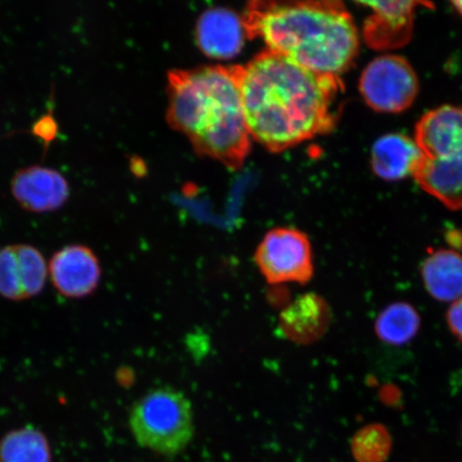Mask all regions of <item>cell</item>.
Segmentation results:
<instances>
[{
  "mask_svg": "<svg viewBox=\"0 0 462 462\" xmlns=\"http://www.w3.org/2000/svg\"><path fill=\"white\" fill-rule=\"evenodd\" d=\"M254 258L269 284H306L314 276L310 241L296 228L270 230L260 242Z\"/></svg>",
  "mask_w": 462,
  "mask_h": 462,
  "instance_id": "7",
  "label": "cell"
},
{
  "mask_svg": "<svg viewBox=\"0 0 462 462\" xmlns=\"http://www.w3.org/2000/svg\"><path fill=\"white\" fill-rule=\"evenodd\" d=\"M364 101L374 112L398 114L407 111L419 95V79L402 56L383 55L368 63L360 79Z\"/></svg>",
  "mask_w": 462,
  "mask_h": 462,
  "instance_id": "6",
  "label": "cell"
},
{
  "mask_svg": "<svg viewBox=\"0 0 462 462\" xmlns=\"http://www.w3.org/2000/svg\"><path fill=\"white\" fill-rule=\"evenodd\" d=\"M423 153L414 138L392 133L378 138L372 148L373 171L386 181L402 180L417 172Z\"/></svg>",
  "mask_w": 462,
  "mask_h": 462,
  "instance_id": "13",
  "label": "cell"
},
{
  "mask_svg": "<svg viewBox=\"0 0 462 462\" xmlns=\"http://www.w3.org/2000/svg\"><path fill=\"white\" fill-rule=\"evenodd\" d=\"M453 7L462 16V2H454Z\"/></svg>",
  "mask_w": 462,
  "mask_h": 462,
  "instance_id": "21",
  "label": "cell"
},
{
  "mask_svg": "<svg viewBox=\"0 0 462 462\" xmlns=\"http://www.w3.org/2000/svg\"><path fill=\"white\" fill-rule=\"evenodd\" d=\"M350 448L356 462H385L392 452V436L383 425H367L355 433Z\"/></svg>",
  "mask_w": 462,
  "mask_h": 462,
  "instance_id": "18",
  "label": "cell"
},
{
  "mask_svg": "<svg viewBox=\"0 0 462 462\" xmlns=\"http://www.w3.org/2000/svg\"><path fill=\"white\" fill-rule=\"evenodd\" d=\"M426 291L441 302H455L462 297V256L453 250H438L420 267Z\"/></svg>",
  "mask_w": 462,
  "mask_h": 462,
  "instance_id": "15",
  "label": "cell"
},
{
  "mask_svg": "<svg viewBox=\"0 0 462 462\" xmlns=\"http://www.w3.org/2000/svg\"><path fill=\"white\" fill-rule=\"evenodd\" d=\"M248 132L270 152H284L337 123L343 82L317 73L269 50L236 66Z\"/></svg>",
  "mask_w": 462,
  "mask_h": 462,
  "instance_id": "1",
  "label": "cell"
},
{
  "mask_svg": "<svg viewBox=\"0 0 462 462\" xmlns=\"http://www.w3.org/2000/svg\"><path fill=\"white\" fill-rule=\"evenodd\" d=\"M419 2H363L371 10L363 25V39L375 51L403 48L412 38Z\"/></svg>",
  "mask_w": 462,
  "mask_h": 462,
  "instance_id": "11",
  "label": "cell"
},
{
  "mask_svg": "<svg viewBox=\"0 0 462 462\" xmlns=\"http://www.w3.org/2000/svg\"><path fill=\"white\" fill-rule=\"evenodd\" d=\"M330 306L315 293L303 294L282 311L280 327L294 343L310 344L326 334L331 325Z\"/></svg>",
  "mask_w": 462,
  "mask_h": 462,
  "instance_id": "14",
  "label": "cell"
},
{
  "mask_svg": "<svg viewBox=\"0 0 462 462\" xmlns=\"http://www.w3.org/2000/svg\"><path fill=\"white\" fill-rule=\"evenodd\" d=\"M32 133L34 137L39 138L48 148L53 143L58 135H60V125L51 111L42 116L36 123L33 124Z\"/></svg>",
  "mask_w": 462,
  "mask_h": 462,
  "instance_id": "19",
  "label": "cell"
},
{
  "mask_svg": "<svg viewBox=\"0 0 462 462\" xmlns=\"http://www.w3.org/2000/svg\"><path fill=\"white\" fill-rule=\"evenodd\" d=\"M245 37L244 19L228 9L205 11L196 27V39L200 50L217 60H228L238 54Z\"/></svg>",
  "mask_w": 462,
  "mask_h": 462,
  "instance_id": "12",
  "label": "cell"
},
{
  "mask_svg": "<svg viewBox=\"0 0 462 462\" xmlns=\"http://www.w3.org/2000/svg\"><path fill=\"white\" fill-rule=\"evenodd\" d=\"M420 328V318L413 306L393 303L381 311L375 320V334L389 345L401 346L411 342Z\"/></svg>",
  "mask_w": 462,
  "mask_h": 462,
  "instance_id": "17",
  "label": "cell"
},
{
  "mask_svg": "<svg viewBox=\"0 0 462 462\" xmlns=\"http://www.w3.org/2000/svg\"><path fill=\"white\" fill-rule=\"evenodd\" d=\"M447 322L450 332L462 342V297L450 306L447 314Z\"/></svg>",
  "mask_w": 462,
  "mask_h": 462,
  "instance_id": "20",
  "label": "cell"
},
{
  "mask_svg": "<svg viewBox=\"0 0 462 462\" xmlns=\"http://www.w3.org/2000/svg\"><path fill=\"white\" fill-rule=\"evenodd\" d=\"M49 277L60 296L74 300L84 299L91 296L100 285V260L89 246H63L49 262Z\"/></svg>",
  "mask_w": 462,
  "mask_h": 462,
  "instance_id": "9",
  "label": "cell"
},
{
  "mask_svg": "<svg viewBox=\"0 0 462 462\" xmlns=\"http://www.w3.org/2000/svg\"><path fill=\"white\" fill-rule=\"evenodd\" d=\"M423 160L414 179L449 209H462V107L443 106L426 113L415 128Z\"/></svg>",
  "mask_w": 462,
  "mask_h": 462,
  "instance_id": "4",
  "label": "cell"
},
{
  "mask_svg": "<svg viewBox=\"0 0 462 462\" xmlns=\"http://www.w3.org/2000/svg\"><path fill=\"white\" fill-rule=\"evenodd\" d=\"M49 279V263L37 247L13 245L0 248V296L24 301L39 296Z\"/></svg>",
  "mask_w": 462,
  "mask_h": 462,
  "instance_id": "8",
  "label": "cell"
},
{
  "mask_svg": "<svg viewBox=\"0 0 462 462\" xmlns=\"http://www.w3.org/2000/svg\"><path fill=\"white\" fill-rule=\"evenodd\" d=\"M242 19L247 37L317 73L340 78L359 53V32L340 2H253Z\"/></svg>",
  "mask_w": 462,
  "mask_h": 462,
  "instance_id": "2",
  "label": "cell"
},
{
  "mask_svg": "<svg viewBox=\"0 0 462 462\" xmlns=\"http://www.w3.org/2000/svg\"><path fill=\"white\" fill-rule=\"evenodd\" d=\"M167 90L172 128L183 133L199 153L240 169L252 137L236 66L171 71Z\"/></svg>",
  "mask_w": 462,
  "mask_h": 462,
  "instance_id": "3",
  "label": "cell"
},
{
  "mask_svg": "<svg viewBox=\"0 0 462 462\" xmlns=\"http://www.w3.org/2000/svg\"><path fill=\"white\" fill-rule=\"evenodd\" d=\"M11 194L22 209L50 213L61 209L70 199V184L57 170L42 165L24 167L14 173Z\"/></svg>",
  "mask_w": 462,
  "mask_h": 462,
  "instance_id": "10",
  "label": "cell"
},
{
  "mask_svg": "<svg viewBox=\"0 0 462 462\" xmlns=\"http://www.w3.org/2000/svg\"><path fill=\"white\" fill-rule=\"evenodd\" d=\"M129 424L142 448L175 456L183 452L194 437L192 403L175 389L153 390L132 407Z\"/></svg>",
  "mask_w": 462,
  "mask_h": 462,
  "instance_id": "5",
  "label": "cell"
},
{
  "mask_svg": "<svg viewBox=\"0 0 462 462\" xmlns=\"http://www.w3.org/2000/svg\"><path fill=\"white\" fill-rule=\"evenodd\" d=\"M0 462H51L48 437L34 426L5 433L0 439Z\"/></svg>",
  "mask_w": 462,
  "mask_h": 462,
  "instance_id": "16",
  "label": "cell"
}]
</instances>
